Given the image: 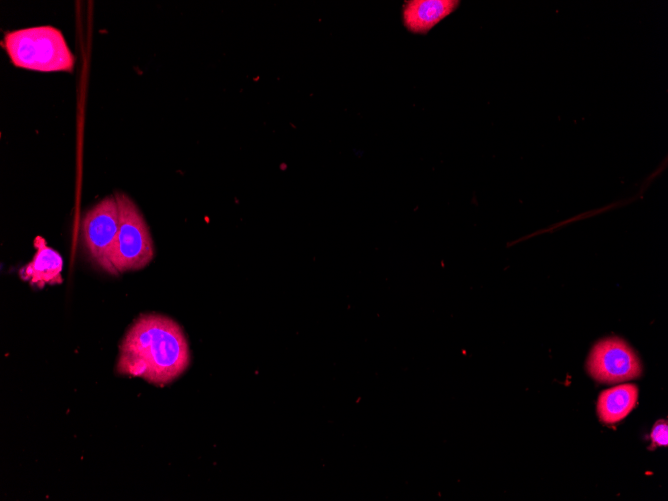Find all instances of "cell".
Instances as JSON below:
<instances>
[{"label": "cell", "mask_w": 668, "mask_h": 501, "mask_svg": "<svg viewBox=\"0 0 668 501\" xmlns=\"http://www.w3.org/2000/svg\"><path fill=\"white\" fill-rule=\"evenodd\" d=\"M189 364V345L180 325L161 314H144L133 322L120 344L117 372L165 385Z\"/></svg>", "instance_id": "obj_1"}, {"label": "cell", "mask_w": 668, "mask_h": 501, "mask_svg": "<svg viewBox=\"0 0 668 501\" xmlns=\"http://www.w3.org/2000/svg\"><path fill=\"white\" fill-rule=\"evenodd\" d=\"M3 47L15 67L39 72H72L75 57L62 32L35 26L5 33Z\"/></svg>", "instance_id": "obj_2"}, {"label": "cell", "mask_w": 668, "mask_h": 501, "mask_svg": "<svg viewBox=\"0 0 668 501\" xmlns=\"http://www.w3.org/2000/svg\"><path fill=\"white\" fill-rule=\"evenodd\" d=\"M119 228L112 264L116 275L146 267L154 258V244L148 225L134 201L125 193L115 194Z\"/></svg>", "instance_id": "obj_3"}, {"label": "cell", "mask_w": 668, "mask_h": 501, "mask_svg": "<svg viewBox=\"0 0 668 501\" xmlns=\"http://www.w3.org/2000/svg\"><path fill=\"white\" fill-rule=\"evenodd\" d=\"M118 228L119 210L114 194L90 208L81 222V239L87 258L111 275H116L112 257Z\"/></svg>", "instance_id": "obj_4"}, {"label": "cell", "mask_w": 668, "mask_h": 501, "mask_svg": "<svg viewBox=\"0 0 668 501\" xmlns=\"http://www.w3.org/2000/svg\"><path fill=\"white\" fill-rule=\"evenodd\" d=\"M589 374L599 382L617 383L637 378L642 367L632 348L619 338L598 342L587 360Z\"/></svg>", "instance_id": "obj_5"}, {"label": "cell", "mask_w": 668, "mask_h": 501, "mask_svg": "<svg viewBox=\"0 0 668 501\" xmlns=\"http://www.w3.org/2000/svg\"><path fill=\"white\" fill-rule=\"evenodd\" d=\"M33 245L35 254L29 263L19 269L20 278L39 289L46 285L61 284L63 282L61 255L49 247L41 236L35 237Z\"/></svg>", "instance_id": "obj_6"}, {"label": "cell", "mask_w": 668, "mask_h": 501, "mask_svg": "<svg viewBox=\"0 0 668 501\" xmlns=\"http://www.w3.org/2000/svg\"><path fill=\"white\" fill-rule=\"evenodd\" d=\"M460 5L458 0H410L402 8L405 28L414 34L425 35Z\"/></svg>", "instance_id": "obj_7"}, {"label": "cell", "mask_w": 668, "mask_h": 501, "mask_svg": "<svg viewBox=\"0 0 668 501\" xmlns=\"http://www.w3.org/2000/svg\"><path fill=\"white\" fill-rule=\"evenodd\" d=\"M638 389L633 384H623L603 391L597 401V414L605 423L624 419L635 407Z\"/></svg>", "instance_id": "obj_8"}, {"label": "cell", "mask_w": 668, "mask_h": 501, "mask_svg": "<svg viewBox=\"0 0 668 501\" xmlns=\"http://www.w3.org/2000/svg\"><path fill=\"white\" fill-rule=\"evenodd\" d=\"M651 439L654 445L667 446L668 444V425L665 420L658 421L651 432Z\"/></svg>", "instance_id": "obj_9"}]
</instances>
